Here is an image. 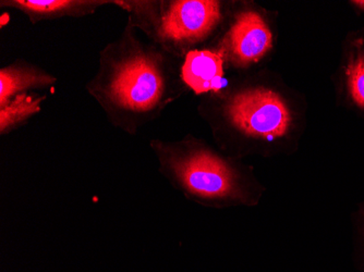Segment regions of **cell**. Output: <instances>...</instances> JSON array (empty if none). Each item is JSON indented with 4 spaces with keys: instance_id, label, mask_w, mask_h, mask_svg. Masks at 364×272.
Instances as JSON below:
<instances>
[{
    "instance_id": "cell-10",
    "label": "cell",
    "mask_w": 364,
    "mask_h": 272,
    "mask_svg": "<svg viewBox=\"0 0 364 272\" xmlns=\"http://www.w3.org/2000/svg\"><path fill=\"white\" fill-rule=\"evenodd\" d=\"M14 7L20 8L28 13L40 14H63L69 12H77V8L83 7L87 3L83 1H67V0H19L14 1Z\"/></svg>"
},
{
    "instance_id": "cell-4",
    "label": "cell",
    "mask_w": 364,
    "mask_h": 272,
    "mask_svg": "<svg viewBox=\"0 0 364 272\" xmlns=\"http://www.w3.org/2000/svg\"><path fill=\"white\" fill-rule=\"evenodd\" d=\"M220 20V7L212 0L173 1L164 16L161 36L177 44H190L205 38Z\"/></svg>"
},
{
    "instance_id": "cell-7",
    "label": "cell",
    "mask_w": 364,
    "mask_h": 272,
    "mask_svg": "<svg viewBox=\"0 0 364 272\" xmlns=\"http://www.w3.org/2000/svg\"><path fill=\"white\" fill-rule=\"evenodd\" d=\"M181 77L196 94L218 91L224 82L222 55L210 50L190 52L182 65Z\"/></svg>"
},
{
    "instance_id": "cell-12",
    "label": "cell",
    "mask_w": 364,
    "mask_h": 272,
    "mask_svg": "<svg viewBox=\"0 0 364 272\" xmlns=\"http://www.w3.org/2000/svg\"><path fill=\"white\" fill-rule=\"evenodd\" d=\"M359 227H360V233H361L362 240L364 242V205L361 206L359 212Z\"/></svg>"
},
{
    "instance_id": "cell-5",
    "label": "cell",
    "mask_w": 364,
    "mask_h": 272,
    "mask_svg": "<svg viewBox=\"0 0 364 272\" xmlns=\"http://www.w3.org/2000/svg\"><path fill=\"white\" fill-rule=\"evenodd\" d=\"M273 36L267 22L255 11L239 14L225 38L229 58L236 65L259 62L272 48Z\"/></svg>"
},
{
    "instance_id": "cell-1",
    "label": "cell",
    "mask_w": 364,
    "mask_h": 272,
    "mask_svg": "<svg viewBox=\"0 0 364 272\" xmlns=\"http://www.w3.org/2000/svg\"><path fill=\"white\" fill-rule=\"evenodd\" d=\"M161 163L175 185L205 205H252L259 196L243 170L204 147L163 149Z\"/></svg>"
},
{
    "instance_id": "cell-6",
    "label": "cell",
    "mask_w": 364,
    "mask_h": 272,
    "mask_svg": "<svg viewBox=\"0 0 364 272\" xmlns=\"http://www.w3.org/2000/svg\"><path fill=\"white\" fill-rule=\"evenodd\" d=\"M343 47L335 79L339 103L364 118V28L350 33Z\"/></svg>"
},
{
    "instance_id": "cell-9",
    "label": "cell",
    "mask_w": 364,
    "mask_h": 272,
    "mask_svg": "<svg viewBox=\"0 0 364 272\" xmlns=\"http://www.w3.org/2000/svg\"><path fill=\"white\" fill-rule=\"evenodd\" d=\"M43 98H34L26 94H19L10 100L7 105L0 107V130L1 133L14 128L28 116L41 110Z\"/></svg>"
},
{
    "instance_id": "cell-11",
    "label": "cell",
    "mask_w": 364,
    "mask_h": 272,
    "mask_svg": "<svg viewBox=\"0 0 364 272\" xmlns=\"http://www.w3.org/2000/svg\"><path fill=\"white\" fill-rule=\"evenodd\" d=\"M349 4L357 13L364 14V0H353V1H349Z\"/></svg>"
},
{
    "instance_id": "cell-3",
    "label": "cell",
    "mask_w": 364,
    "mask_h": 272,
    "mask_svg": "<svg viewBox=\"0 0 364 272\" xmlns=\"http://www.w3.org/2000/svg\"><path fill=\"white\" fill-rule=\"evenodd\" d=\"M114 103L132 111H146L157 105L164 92V80L156 63L144 56L124 61L110 84Z\"/></svg>"
},
{
    "instance_id": "cell-2",
    "label": "cell",
    "mask_w": 364,
    "mask_h": 272,
    "mask_svg": "<svg viewBox=\"0 0 364 272\" xmlns=\"http://www.w3.org/2000/svg\"><path fill=\"white\" fill-rule=\"evenodd\" d=\"M229 120L253 138L272 141L285 136L291 126V114L277 93L257 87L237 94L227 106Z\"/></svg>"
},
{
    "instance_id": "cell-8",
    "label": "cell",
    "mask_w": 364,
    "mask_h": 272,
    "mask_svg": "<svg viewBox=\"0 0 364 272\" xmlns=\"http://www.w3.org/2000/svg\"><path fill=\"white\" fill-rule=\"evenodd\" d=\"M55 80L45 73L10 67L0 71V107L7 105L14 96L30 87H44Z\"/></svg>"
}]
</instances>
